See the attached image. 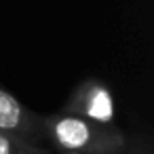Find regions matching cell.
Masks as SVG:
<instances>
[{"label": "cell", "instance_id": "cell-1", "mask_svg": "<svg viewBox=\"0 0 154 154\" xmlns=\"http://www.w3.org/2000/svg\"><path fill=\"white\" fill-rule=\"evenodd\" d=\"M45 137L63 154H118L125 148V135L114 125L70 112L45 116Z\"/></svg>", "mask_w": 154, "mask_h": 154}, {"label": "cell", "instance_id": "cell-2", "mask_svg": "<svg viewBox=\"0 0 154 154\" xmlns=\"http://www.w3.org/2000/svg\"><path fill=\"white\" fill-rule=\"evenodd\" d=\"M61 112H70L76 116H85L89 120L112 125L114 120V97L106 82L101 80H85L76 87V91L70 95L66 108Z\"/></svg>", "mask_w": 154, "mask_h": 154}, {"label": "cell", "instance_id": "cell-3", "mask_svg": "<svg viewBox=\"0 0 154 154\" xmlns=\"http://www.w3.org/2000/svg\"><path fill=\"white\" fill-rule=\"evenodd\" d=\"M0 131L36 143L45 139V116L30 112L15 95L0 89Z\"/></svg>", "mask_w": 154, "mask_h": 154}, {"label": "cell", "instance_id": "cell-4", "mask_svg": "<svg viewBox=\"0 0 154 154\" xmlns=\"http://www.w3.org/2000/svg\"><path fill=\"white\" fill-rule=\"evenodd\" d=\"M0 154H49V152L38 148L32 141L0 131Z\"/></svg>", "mask_w": 154, "mask_h": 154}]
</instances>
